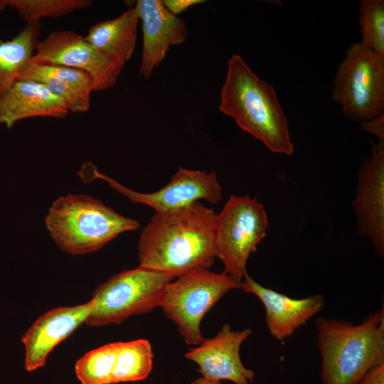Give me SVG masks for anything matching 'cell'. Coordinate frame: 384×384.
<instances>
[{
	"instance_id": "6da1fadb",
	"label": "cell",
	"mask_w": 384,
	"mask_h": 384,
	"mask_svg": "<svg viewBox=\"0 0 384 384\" xmlns=\"http://www.w3.org/2000/svg\"><path fill=\"white\" fill-rule=\"evenodd\" d=\"M217 214L200 201L155 213L139 240V267L174 278L213 264Z\"/></svg>"
},
{
	"instance_id": "7a4b0ae2",
	"label": "cell",
	"mask_w": 384,
	"mask_h": 384,
	"mask_svg": "<svg viewBox=\"0 0 384 384\" xmlns=\"http://www.w3.org/2000/svg\"><path fill=\"white\" fill-rule=\"evenodd\" d=\"M219 110L272 152L294 153L288 119L274 87L259 78L240 55H232L228 62Z\"/></svg>"
},
{
	"instance_id": "3957f363",
	"label": "cell",
	"mask_w": 384,
	"mask_h": 384,
	"mask_svg": "<svg viewBox=\"0 0 384 384\" xmlns=\"http://www.w3.org/2000/svg\"><path fill=\"white\" fill-rule=\"evenodd\" d=\"M322 384H358L384 361V307L358 324L319 316L315 320Z\"/></svg>"
},
{
	"instance_id": "277c9868",
	"label": "cell",
	"mask_w": 384,
	"mask_h": 384,
	"mask_svg": "<svg viewBox=\"0 0 384 384\" xmlns=\"http://www.w3.org/2000/svg\"><path fill=\"white\" fill-rule=\"evenodd\" d=\"M45 223L56 245L70 255L95 252L120 234L139 227L137 220L84 194L58 198Z\"/></svg>"
},
{
	"instance_id": "5b68a950",
	"label": "cell",
	"mask_w": 384,
	"mask_h": 384,
	"mask_svg": "<svg viewBox=\"0 0 384 384\" xmlns=\"http://www.w3.org/2000/svg\"><path fill=\"white\" fill-rule=\"evenodd\" d=\"M174 277L138 267L115 274L94 292L91 311L85 324L102 326L160 306Z\"/></svg>"
},
{
	"instance_id": "8992f818",
	"label": "cell",
	"mask_w": 384,
	"mask_h": 384,
	"mask_svg": "<svg viewBox=\"0 0 384 384\" xmlns=\"http://www.w3.org/2000/svg\"><path fill=\"white\" fill-rule=\"evenodd\" d=\"M166 287L161 307L178 326L185 342L198 346L205 339L201 323L210 309L229 291L241 289L242 282L225 273L206 268L190 270Z\"/></svg>"
},
{
	"instance_id": "52a82bcc",
	"label": "cell",
	"mask_w": 384,
	"mask_h": 384,
	"mask_svg": "<svg viewBox=\"0 0 384 384\" xmlns=\"http://www.w3.org/2000/svg\"><path fill=\"white\" fill-rule=\"evenodd\" d=\"M332 99L353 121L384 113V55L360 42L348 47L337 68Z\"/></svg>"
},
{
	"instance_id": "ba28073f",
	"label": "cell",
	"mask_w": 384,
	"mask_h": 384,
	"mask_svg": "<svg viewBox=\"0 0 384 384\" xmlns=\"http://www.w3.org/2000/svg\"><path fill=\"white\" fill-rule=\"evenodd\" d=\"M268 228L267 212L257 198L235 195L228 198L217 214L215 232V257L223 263L225 273L242 282L247 260Z\"/></svg>"
},
{
	"instance_id": "9c48e42d",
	"label": "cell",
	"mask_w": 384,
	"mask_h": 384,
	"mask_svg": "<svg viewBox=\"0 0 384 384\" xmlns=\"http://www.w3.org/2000/svg\"><path fill=\"white\" fill-rule=\"evenodd\" d=\"M83 171L88 172L90 179L101 178L110 187L130 201L152 208L155 213H165L188 206L201 200L217 204L223 196L222 188L215 172L192 170L179 167L169 183L152 193L132 191L105 174L90 163L83 165Z\"/></svg>"
},
{
	"instance_id": "30bf717a",
	"label": "cell",
	"mask_w": 384,
	"mask_h": 384,
	"mask_svg": "<svg viewBox=\"0 0 384 384\" xmlns=\"http://www.w3.org/2000/svg\"><path fill=\"white\" fill-rule=\"evenodd\" d=\"M31 63L66 66L87 73L93 91L113 87L120 75L124 63L100 52L85 38L73 31H58L39 41Z\"/></svg>"
},
{
	"instance_id": "8fae6325",
	"label": "cell",
	"mask_w": 384,
	"mask_h": 384,
	"mask_svg": "<svg viewBox=\"0 0 384 384\" xmlns=\"http://www.w3.org/2000/svg\"><path fill=\"white\" fill-rule=\"evenodd\" d=\"M371 154L363 158L352 202L360 236L384 256V141H371Z\"/></svg>"
},
{
	"instance_id": "7c38bea8",
	"label": "cell",
	"mask_w": 384,
	"mask_h": 384,
	"mask_svg": "<svg viewBox=\"0 0 384 384\" xmlns=\"http://www.w3.org/2000/svg\"><path fill=\"white\" fill-rule=\"evenodd\" d=\"M252 334L250 328L233 330L225 324L215 336L204 339L201 344L190 349L185 357L198 366V372L206 379L251 384L255 373L243 365L240 350L242 343Z\"/></svg>"
},
{
	"instance_id": "4fadbf2b",
	"label": "cell",
	"mask_w": 384,
	"mask_h": 384,
	"mask_svg": "<svg viewBox=\"0 0 384 384\" xmlns=\"http://www.w3.org/2000/svg\"><path fill=\"white\" fill-rule=\"evenodd\" d=\"M142 21L143 46L139 75L148 79L164 59L170 46L187 38L185 21L171 14L160 0H138L134 6Z\"/></svg>"
},
{
	"instance_id": "5bb4252c",
	"label": "cell",
	"mask_w": 384,
	"mask_h": 384,
	"mask_svg": "<svg viewBox=\"0 0 384 384\" xmlns=\"http://www.w3.org/2000/svg\"><path fill=\"white\" fill-rule=\"evenodd\" d=\"M241 289L256 296L265 309V324L270 334L281 341L290 337L300 326L319 314L326 304L321 294L295 299L265 287L247 273Z\"/></svg>"
},
{
	"instance_id": "9a60e30c",
	"label": "cell",
	"mask_w": 384,
	"mask_h": 384,
	"mask_svg": "<svg viewBox=\"0 0 384 384\" xmlns=\"http://www.w3.org/2000/svg\"><path fill=\"white\" fill-rule=\"evenodd\" d=\"M92 306L90 300L73 306L56 307L40 316L21 338L25 369L31 372L43 366L51 351L85 322Z\"/></svg>"
},
{
	"instance_id": "2e32d148",
	"label": "cell",
	"mask_w": 384,
	"mask_h": 384,
	"mask_svg": "<svg viewBox=\"0 0 384 384\" xmlns=\"http://www.w3.org/2000/svg\"><path fill=\"white\" fill-rule=\"evenodd\" d=\"M69 112L65 102L43 83L18 80L0 96V124L9 129L32 117L63 118Z\"/></svg>"
},
{
	"instance_id": "e0dca14e",
	"label": "cell",
	"mask_w": 384,
	"mask_h": 384,
	"mask_svg": "<svg viewBox=\"0 0 384 384\" xmlns=\"http://www.w3.org/2000/svg\"><path fill=\"white\" fill-rule=\"evenodd\" d=\"M139 21L135 7H129L117 18L92 26L85 38L105 55L125 63L135 49Z\"/></svg>"
},
{
	"instance_id": "ac0fdd59",
	"label": "cell",
	"mask_w": 384,
	"mask_h": 384,
	"mask_svg": "<svg viewBox=\"0 0 384 384\" xmlns=\"http://www.w3.org/2000/svg\"><path fill=\"white\" fill-rule=\"evenodd\" d=\"M41 28V21L28 23L11 40L0 39V96L18 80L32 58Z\"/></svg>"
},
{
	"instance_id": "d6986e66",
	"label": "cell",
	"mask_w": 384,
	"mask_h": 384,
	"mask_svg": "<svg viewBox=\"0 0 384 384\" xmlns=\"http://www.w3.org/2000/svg\"><path fill=\"white\" fill-rule=\"evenodd\" d=\"M153 357L146 339L119 342L111 384L146 379L153 367Z\"/></svg>"
},
{
	"instance_id": "ffe728a7",
	"label": "cell",
	"mask_w": 384,
	"mask_h": 384,
	"mask_svg": "<svg viewBox=\"0 0 384 384\" xmlns=\"http://www.w3.org/2000/svg\"><path fill=\"white\" fill-rule=\"evenodd\" d=\"M119 342L110 343L87 352L75 366L81 384H111Z\"/></svg>"
},
{
	"instance_id": "44dd1931",
	"label": "cell",
	"mask_w": 384,
	"mask_h": 384,
	"mask_svg": "<svg viewBox=\"0 0 384 384\" xmlns=\"http://www.w3.org/2000/svg\"><path fill=\"white\" fill-rule=\"evenodd\" d=\"M6 7L16 9L26 23L42 18H57L90 7V0H5Z\"/></svg>"
},
{
	"instance_id": "7402d4cb",
	"label": "cell",
	"mask_w": 384,
	"mask_h": 384,
	"mask_svg": "<svg viewBox=\"0 0 384 384\" xmlns=\"http://www.w3.org/2000/svg\"><path fill=\"white\" fill-rule=\"evenodd\" d=\"M358 20L361 44L384 55V1L361 0Z\"/></svg>"
},
{
	"instance_id": "603a6c76",
	"label": "cell",
	"mask_w": 384,
	"mask_h": 384,
	"mask_svg": "<svg viewBox=\"0 0 384 384\" xmlns=\"http://www.w3.org/2000/svg\"><path fill=\"white\" fill-rule=\"evenodd\" d=\"M361 129L375 135L378 141H384V113L361 123Z\"/></svg>"
},
{
	"instance_id": "cb8c5ba5",
	"label": "cell",
	"mask_w": 384,
	"mask_h": 384,
	"mask_svg": "<svg viewBox=\"0 0 384 384\" xmlns=\"http://www.w3.org/2000/svg\"><path fill=\"white\" fill-rule=\"evenodd\" d=\"M358 384H384V361L368 370Z\"/></svg>"
},
{
	"instance_id": "d4e9b609",
	"label": "cell",
	"mask_w": 384,
	"mask_h": 384,
	"mask_svg": "<svg viewBox=\"0 0 384 384\" xmlns=\"http://www.w3.org/2000/svg\"><path fill=\"white\" fill-rule=\"evenodd\" d=\"M205 2L203 0H164L162 1L164 6L174 15L186 11L189 7Z\"/></svg>"
},
{
	"instance_id": "484cf974",
	"label": "cell",
	"mask_w": 384,
	"mask_h": 384,
	"mask_svg": "<svg viewBox=\"0 0 384 384\" xmlns=\"http://www.w3.org/2000/svg\"><path fill=\"white\" fill-rule=\"evenodd\" d=\"M188 384H223L220 381H215L206 379L203 377L197 378L194 381Z\"/></svg>"
},
{
	"instance_id": "4316f807",
	"label": "cell",
	"mask_w": 384,
	"mask_h": 384,
	"mask_svg": "<svg viewBox=\"0 0 384 384\" xmlns=\"http://www.w3.org/2000/svg\"><path fill=\"white\" fill-rule=\"evenodd\" d=\"M6 7V1L0 0V11L3 10Z\"/></svg>"
}]
</instances>
